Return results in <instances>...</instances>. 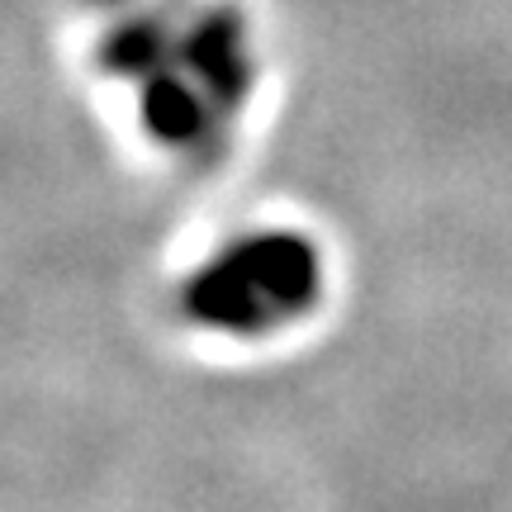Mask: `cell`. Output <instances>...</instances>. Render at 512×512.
Listing matches in <instances>:
<instances>
[{"label":"cell","instance_id":"obj_1","mask_svg":"<svg viewBox=\"0 0 512 512\" xmlns=\"http://www.w3.org/2000/svg\"><path fill=\"white\" fill-rule=\"evenodd\" d=\"M313 290H318L313 252L299 238L271 233V238L238 242L233 252L209 261L200 280L185 290V309L209 328L261 332L309 309Z\"/></svg>","mask_w":512,"mask_h":512}]
</instances>
